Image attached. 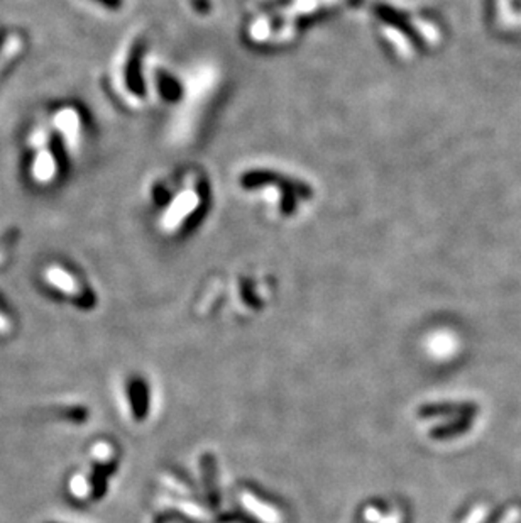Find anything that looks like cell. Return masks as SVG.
Instances as JSON below:
<instances>
[{"label":"cell","mask_w":521,"mask_h":523,"mask_svg":"<svg viewBox=\"0 0 521 523\" xmlns=\"http://www.w3.org/2000/svg\"><path fill=\"white\" fill-rule=\"evenodd\" d=\"M487 515H489V507L481 503V505H475L463 523H483L486 520Z\"/></svg>","instance_id":"5b68a950"},{"label":"cell","mask_w":521,"mask_h":523,"mask_svg":"<svg viewBox=\"0 0 521 523\" xmlns=\"http://www.w3.org/2000/svg\"><path fill=\"white\" fill-rule=\"evenodd\" d=\"M100 2H104L107 5H116L117 0H100Z\"/></svg>","instance_id":"52a82bcc"},{"label":"cell","mask_w":521,"mask_h":523,"mask_svg":"<svg viewBox=\"0 0 521 523\" xmlns=\"http://www.w3.org/2000/svg\"><path fill=\"white\" fill-rule=\"evenodd\" d=\"M26 53V39L23 36L12 35L0 47V87L11 75L16 65L23 59Z\"/></svg>","instance_id":"7a4b0ae2"},{"label":"cell","mask_w":521,"mask_h":523,"mask_svg":"<svg viewBox=\"0 0 521 523\" xmlns=\"http://www.w3.org/2000/svg\"><path fill=\"white\" fill-rule=\"evenodd\" d=\"M521 508L520 507H511L510 510L503 513V517L496 523H520Z\"/></svg>","instance_id":"8992f818"},{"label":"cell","mask_w":521,"mask_h":523,"mask_svg":"<svg viewBox=\"0 0 521 523\" xmlns=\"http://www.w3.org/2000/svg\"><path fill=\"white\" fill-rule=\"evenodd\" d=\"M47 279L51 287H55L61 293H67V295H77L78 293L77 279L73 278V275H70L65 267H47Z\"/></svg>","instance_id":"277c9868"},{"label":"cell","mask_w":521,"mask_h":523,"mask_svg":"<svg viewBox=\"0 0 521 523\" xmlns=\"http://www.w3.org/2000/svg\"><path fill=\"white\" fill-rule=\"evenodd\" d=\"M429 354L437 361L452 360L457 350H459V339L455 338L452 332L442 330L432 334V338L427 342Z\"/></svg>","instance_id":"3957f363"},{"label":"cell","mask_w":521,"mask_h":523,"mask_svg":"<svg viewBox=\"0 0 521 523\" xmlns=\"http://www.w3.org/2000/svg\"><path fill=\"white\" fill-rule=\"evenodd\" d=\"M58 172L57 156L47 134L41 129L33 136V158H31V176L36 183L47 185L55 180Z\"/></svg>","instance_id":"6da1fadb"}]
</instances>
